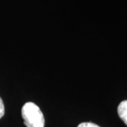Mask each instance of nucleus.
Returning a JSON list of instances; mask_svg holds the SVG:
<instances>
[{
  "label": "nucleus",
  "mask_w": 127,
  "mask_h": 127,
  "mask_svg": "<svg viewBox=\"0 0 127 127\" xmlns=\"http://www.w3.org/2000/svg\"><path fill=\"white\" fill-rule=\"evenodd\" d=\"M117 112L120 119L127 126V100L120 102L117 108Z\"/></svg>",
  "instance_id": "obj_2"
},
{
  "label": "nucleus",
  "mask_w": 127,
  "mask_h": 127,
  "mask_svg": "<svg viewBox=\"0 0 127 127\" xmlns=\"http://www.w3.org/2000/svg\"><path fill=\"white\" fill-rule=\"evenodd\" d=\"M21 114L25 125L27 127H44L45 117L40 107L36 104L28 102L21 109Z\"/></svg>",
  "instance_id": "obj_1"
},
{
  "label": "nucleus",
  "mask_w": 127,
  "mask_h": 127,
  "mask_svg": "<svg viewBox=\"0 0 127 127\" xmlns=\"http://www.w3.org/2000/svg\"><path fill=\"white\" fill-rule=\"evenodd\" d=\"M77 127H100L98 125L92 122H83L80 124Z\"/></svg>",
  "instance_id": "obj_3"
},
{
  "label": "nucleus",
  "mask_w": 127,
  "mask_h": 127,
  "mask_svg": "<svg viewBox=\"0 0 127 127\" xmlns=\"http://www.w3.org/2000/svg\"><path fill=\"white\" fill-rule=\"evenodd\" d=\"M4 102H3V100L0 97V119L4 115Z\"/></svg>",
  "instance_id": "obj_4"
}]
</instances>
